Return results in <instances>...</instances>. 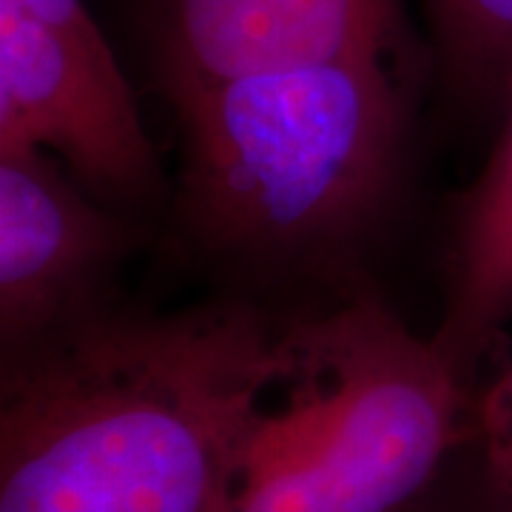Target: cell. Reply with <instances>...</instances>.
I'll use <instances>...</instances> for the list:
<instances>
[{
	"label": "cell",
	"instance_id": "4",
	"mask_svg": "<svg viewBox=\"0 0 512 512\" xmlns=\"http://www.w3.org/2000/svg\"><path fill=\"white\" fill-rule=\"evenodd\" d=\"M55 151L94 188L146 197L157 154L83 0H0V151Z\"/></svg>",
	"mask_w": 512,
	"mask_h": 512
},
{
	"label": "cell",
	"instance_id": "7",
	"mask_svg": "<svg viewBox=\"0 0 512 512\" xmlns=\"http://www.w3.org/2000/svg\"><path fill=\"white\" fill-rule=\"evenodd\" d=\"M512 319V106L490 163L458 214L447 268V305L433 336L467 379Z\"/></svg>",
	"mask_w": 512,
	"mask_h": 512
},
{
	"label": "cell",
	"instance_id": "1",
	"mask_svg": "<svg viewBox=\"0 0 512 512\" xmlns=\"http://www.w3.org/2000/svg\"><path fill=\"white\" fill-rule=\"evenodd\" d=\"M251 302L103 308L3 356L0 512H222L288 365Z\"/></svg>",
	"mask_w": 512,
	"mask_h": 512
},
{
	"label": "cell",
	"instance_id": "9",
	"mask_svg": "<svg viewBox=\"0 0 512 512\" xmlns=\"http://www.w3.org/2000/svg\"><path fill=\"white\" fill-rule=\"evenodd\" d=\"M481 433L498 490L512 498V362L481 402Z\"/></svg>",
	"mask_w": 512,
	"mask_h": 512
},
{
	"label": "cell",
	"instance_id": "2",
	"mask_svg": "<svg viewBox=\"0 0 512 512\" xmlns=\"http://www.w3.org/2000/svg\"><path fill=\"white\" fill-rule=\"evenodd\" d=\"M180 211L211 254L311 268L373 228L402 154V97L382 57L228 77L171 103Z\"/></svg>",
	"mask_w": 512,
	"mask_h": 512
},
{
	"label": "cell",
	"instance_id": "3",
	"mask_svg": "<svg viewBox=\"0 0 512 512\" xmlns=\"http://www.w3.org/2000/svg\"><path fill=\"white\" fill-rule=\"evenodd\" d=\"M464 376L373 299L291 322L222 512H402L461 436Z\"/></svg>",
	"mask_w": 512,
	"mask_h": 512
},
{
	"label": "cell",
	"instance_id": "6",
	"mask_svg": "<svg viewBox=\"0 0 512 512\" xmlns=\"http://www.w3.org/2000/svg\"><path fill=\"white\" fill-rule=\"evenodd\" d=\"M154 69L174 103L228 77L339 57H387L396 0H146Z\"/></svg>",
	"mask_w": 512,
	"mask_h": 512
},
{
	"label": "cell",
	"instance_id": "5",
	"mask_svg": "<svg viewBox=\"0 0 512 512\" xmlns=\"http://www.w3.org/2000/svg\"><path fill=\"white\" fill-rule=\"evenodd\" d=\"M134 242L43 151H0V345L15 356L109 308Z\"/></svg>",
	"mask_w": 512,
	"mask_h": 512
},
{
	"label": "cell",
	"instance_id": "8",
	"mask_svg": "<svg viewBox=\"0 0 512 512\" xmlns=\"http://www.w3.org/2000/svg\"><path fill=\"white\" fill-rule=\"evenodd\" d=\"M444 80L464 97L512 94V0H424Z\"/></svg>",
	"mask_w": 512,
	"mask_h": 512
}]
</instances>
